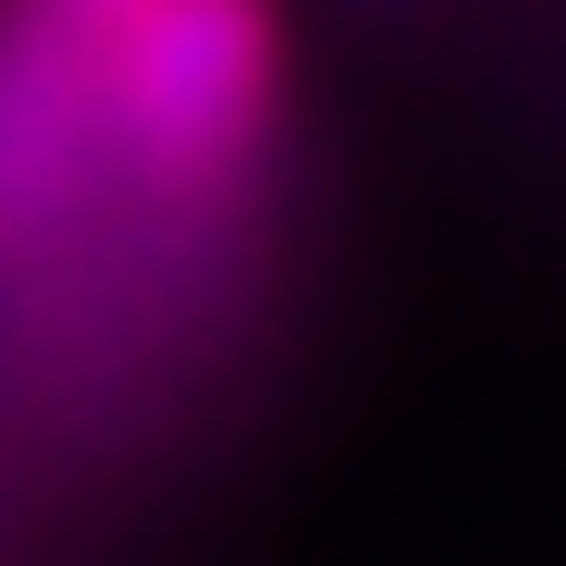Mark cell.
<instances>
[{"label": "cell", "instance_id": "1", "mask_svg": "<svg viewBox=\"0 0 566 566\" xmlns=\"http://www.w3.org/2000/svg\"><path fill=\"white\" fill-rule=\"evenodd\" d=\"M283 112V25L271 0H136L99 25V136L112 198L210 210L247 185Z\"/></svg>", "mask_w": 566, "mask_h": 566}, {"label": "cell", "instance_id": "2", "mask_svg": "<svg viewBox=\"0 0 566 566\" xmlns=\"http://www.w3.org/2000/svg\"><path fill=\"white\" fill-rule=\"evenodd\" d=\"M86 210H124L99 136V25L62 0H0V271L74 247Z\"/></svg>", "mask_w": 566, "mask_h": 566}, {"label": "cell", "instance_id": "3", "mask_svg": "<svg viewBox=\"0 0 566 566\" xmlns=\"http://www.w3.org/2000/svg\"><path fill=\"white\" fill-rule=\"evenodd\" d=\"M62 13H74V25H112V13H136V0H62Z\"/></svg>", "mask_w": 566, "mask_h": 566}]
</instances>
